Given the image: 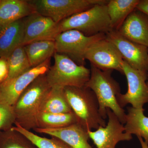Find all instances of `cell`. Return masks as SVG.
I'll return each mask as SVG.
<instances>
[{"mask_svg":"<svg viewBox=\"0 0 148 148\" xmlns=\"http://www.w3.org/2000/svg\"><path fill=\"white\" fill-rule=\"evenodd\" d=\"M58 35L76 30L87 36L106 34L112 31L107 5L97 4L87 10L74 14L57 24Z\"/></svg>","mask_w":148,"mask_h":148,"instance_id":"3957f363","label":"cell"},{"mask_svg":"<svg viewBox=\"0 0 148 148\" xmlns=\"http://www.w3.org/2000/svg\"><path fill=\"white\" fill-rule=\"evenodd\" d=\"M12 129L23 135L37 148H72L58 138L53 137L51 139H48L38 136L18 123H16V126Z\"/></svg>","mask_w":148,"mask_h":148,"instance_id":"cb8c5ba5","label":"cell"},{"mask_svg":"<svg viewBox=\"0 0 148 148\" xmlns=\"http://www.w3.org/2000/svg\"><path fill=\"white\" fill-rule=\"evenodd\" d=\"M8 66L7 58H0V78L2 82L4 81L8 76Z\"/></svg>","mask_w":148,"mask_h":148,"instance_id":"484cf974","label":"cell"},{"mask_svg":"<svg viewBox=\"0 0 148 148\" xmlns=\"http://www.w3.org/2000/svg\"><path fill=\"white\" fill-rule=\"evenodd\" d=\"M23 35V19L0 26V58H7L16 48L22 46Z\"/></svg>","mask_w":148,"mask_h":148,"instance_id":"2e32d148","label":"cell"},{"mask_svg":"<svg viewBox=\"0 0 148 148\" xmlns=\"http://www.w3.org/2000/svg\"><path fill=\"white\" fill-rule=\"evenodd\" d=\"M36 131L58 138L72 148H93L88 143V130L78 123L59 128L38 127Z\"/></svg>","mask_w":148,"mask_h":148,"instance_id":"5bb4252c","label":"cell"},{"mask_svg":"<svg viewBox=\"0 0 148 148\" xmlns=\"http://www.w3.org/2000/svg\"><path fill=\"white\" fill-rule=\"evenodd\" d=\"M121 66L127 79V90L125 94L118 95L119 104L123 108L128 104L135 108H143L144 105L148 103L147 75L132 69L123 60Z\"/></svg>","mask_w":148,"mask_h":148,"instance_id":"ba28073f","label":"cell"},{"mask_svg":"<svg viewBox=\"0 0 148 148\" xmlns=\"http://www.w3.org/2000/svg\"><path fill=\"white\" fill-rule=\"evenodd\" d=\"M117 31L127 39L148 47V16L137 9L129 14Z\"/></svg>","mask_w":148,"mask_h":148,"instance_id":"9a60e30c","label":"cell"},{"mask_svg":"<svg viewBox=\"0 0 148 148\" xmlns=\"http://www.w3.org/2000/svg\"><path fill=\"white\" fill-rule=\"evenodd\" d=\"M144 111L143 108L127 107L124 127L125 132L144 138L148 145V117L145 115Z\"/></svg>","mask_w":148,"mask_h":148,"instance_id":"44dd1931","label":"cell"},{"mask_svg":"<svg viewBox=\"0 0 148 148\" xmlns=\"http://www.w3.org/2000/svg\"><path fill=\"white\" fill-rule=\"evenodd\" d=\"M1 82H2V81L1 80V78H0V83Z\"/></svg>","mask_w":148,"mask_h":148,"instance_id":"4dcf8cb0","label":"cell"},{"mask_svg":"<svg viewBox=\"0 0 148 148\" xmlns=\"http://www.w3.org/2000/svg\"><path fill=\"white\" fill-rule=\"evenodd\" d=\"M51 88L46 73L38 77L18 98L14 109V113L22 120L33 121L41 102Z\"/></svg>","mask_w":148,"mask_h":148,"instance_id":"52a82bcc","label":"cell"},{"mask_svg":"<svg viewBox=\"0 0 148 148\" xmlns=\"http://www.w3.org/2000/svg\"><path fill=\"white\" fill-rule=\"evenodd\" d=\"M36 12L56 23L97 4L107 5L108 0H33L29 1Z\"/></svg>","mask_w":148,"mask_h":148,"instance_id":"5b68a950","label":"cell"},{"mask_svg":"<svg viewBox=\"0 0 148 148\" xmlns=\"http://www.w3.org/2000/svg\"><path fill=\"white\" fill-rule=\"evenodd\" d=\"M64 90L68 103L77 117L78 123L87 130L106 126V120L99 112L98 100L90 88L86 86L66 87Z\"/></svg>","mask_w":148,"mask_h":148,"instance_id":"7a4b0ae2","label":"cell"},{"mask_svg":"<svg viewBox=\"0 0 148 148\" xmlns=\"http://www.w3.org/2000/svg\"><path fill=\"white\" fill-rule=\"evenodd\" d=\"M136 9L148 16V0H140Z\"/></svg>","mask_w":148,"mask_h":148,"instance_id":"83f0119b","label":"cell"},{"mask_svg":"<svg viewBox=\"0 0 148 148\" xmlns=\"http://www.w3.org/2000/svg\"><path fill=\"white\" fill-rule=\"evenodd\" d=\"M3 148H34L32 146L24 143L20 142H11L7 143Z\"/></svg>","mask_w":148,"mask_h":148,"instance_id":"4316f807","label":"cell"},{"mask_svg":"<svg viewBox=\"0 0 148 148\" xmlns=\"http://www.w3.org/2000/svg\"><path fill=\"white\" fill-rule=\"evenodd\" d=\"M24 21V35L22 46L42 40H54L58 35L57 24L51 18L35 13Z\"/></svg>","mask_w":148,"mask_h":148,"instance_id":"4fadbf2b","label":"cell"},{"mask_svg":"<svg viewBox=\"0 0 148 148\" xmlns=\"http://www.w3.org/2000/svg\"><path fill=\"white\" fill-rule=\"evenodd\" d=\"M51 58L31 68L8 82L0 86V102L12 107L27 88L37 78L46 73L50 67Z\"/></svg>","mask_w":148,"mask_h":148,"instance_id":"30bf717a","label":"cell"},{"mask_svg":"<svg viewBox=\"0 0 148 148\" xmlns=\"http://www.w3.org/2000/svg\"><path fill=\"white\" fill-rule=\"evenodd\" d=\"M8 73L2 83L8 82L32 68L23 46H20L13 51L7 58Z\"/></svg>","mask_w":148,"mask_h":148,"instance_id":"7402d4cb","label":"cell"},{"mask_svg":"<svg viewBox=\"0 0 148 148\" xmlns=\"http://www.w3.org/2000/svg\"><path fill=\"white\" fill-rule=\"evenodd\" d=\"M14 115L12 107L0 102V129L10 124L13 120Z\"/></svg>","mask_w":148,"mask_h":148,"instance_id":"d4e9b609","label":"cell"},{"mask_svg":"<svg viewBox=\"0 0 148 148\" xmlns=\"http://www.w3.org/2000/svg\"><path fill=\"white\" fill-rule=\"evenodd\" d=\"M140 0H109L107 4L112 30L118 31L125 20L135 10Z\"/></svg>","mask_w":148,"mask_h":148,"instance_id":"d6986e66","label":"cell"},{"mask_svg":"<svg viewBox=\"0 0 148 148\" xmlns=\"http://www.w3.org/2000/svg\"><path fill=\"white\" fill-rule=\"evenodd\" d=\"M138 138L139 141H140L141 147H142V148H148V145L147 144V143L144 141L143 138L140 137H138Z\"/></svg>","mask_w":148,"mask_h":148,"instance_id":"f1b7e54d","label":"cell"},{"mask_svg":"<svg viewBox=\"0 0 148 148\" xmlns=\"http://www.w3.org/2000/svg\"><path fill=\"white\" fill-rule=\"evenodd\" d=\"M72 112L73 111L66 98L64 88L51 87L41 102L35 117L41 113L61 114Z\"/></svg>","mask_w":148,"mask_h":148,"instance_id":"ac0fdd59","label":"cell"},{"mask_svg":"<svg viewBox=\"0 0 148 148\" xmlns=\"http://www.w3.org/2000/svg\"><path fill=\"white\" fill-rule=\"evenodd\" d=\"M34 121L40 125L41 128H59L69 126L77 122L73 112L69 113L52 114L41 113L38 114Z\"/></svg>","mask_w":148,"mask_h":148,"instance_id":"603a6c76","label":"cell"},{"mask_svg":"<svg viewBox=\"0 0 148 148\" xmlns=\"http://www.w3.org/2000/svg\"><path fill=\"white\" fill-rule=\"evenodd\" d=\"M106 38L96 42L88 48L85 59L102 71L116 70L123 74L122 57L116 47Z\"/></svg>","mask_w":148,"mask_h":148,"instance_id":"8fae6325","label":"cell"},{"mask_svg":"<svg viewBox=\"0 0 148 148\" xmlns=\"http://www.w3.org/2000/svg\"><path fill=\"white\" fill-rule=\"evenodd\" d=\"M147 84L148 86V71L147 72Z\"/></svg>","mask_w":148,"mask_h":148,"instance_id":"f546056e","label":"cell"},{"mask_svg":"<svg viewBox=\"0 0 148 148\" xmlns=\"http://www.w3.org/2000/svg\"><path fill=\"white\" fill-rule=\"evenodd\" d=\"M106 39L114 45L123 59L132 69L147 75L148 71V47L133 42L112 30L106 34Z\"/></svg>","mask_w":148,"mask_h":148,"instance_id":"9c48e42d","label":"cell"},{"mask_svg":"<svg viewBox=\"0 0 148 148\" xmlns=\"http://www.w3.org/2000/svg\"><path fill=\"white\" fill-rule=\"evenodd\" d=\"M90 76L85 86L90 88L95 93L102 117L108 118L107 109L109 108L117 116L123 124L125 123L126 114L117 100L121 93L119 84L112 76V71H102L90 64Z\"/></svg>","mask_w":148,"mask_h":148,"instance_id":"6da1fadb","label":"cell"},{"mask_svg":"<svg viewBox=\"0 0 148 148\" xmlns=\"http://www.w3.org/2000/svg\"><path fill=\"white\" fill-rule=\"evenodd\" d=\"M24 47L32 68L42 64L56 53L54 40L37 41L26 45Z\"/></svg>","mask_w":148,"mask_h":148,"instance_id":"ffe728a7","label":"cell"},{"mask_svg":"<svg viewBox=\"0 0 148 148\" xmlns=\"http://www.w3.org/2000/svg\"><path fill=\"white\" fill-rule=\"evenodd\" d=\"M35 13L36 10L29 1L0 0V26L23 19Z\"/></svg>","mask_w":148,"mask_h":148,"instance_id":"e0dca14e","label":"cell"},{"mask_svg":"<svg viewBox=\"0 0 148 148\" xmlns=\"http://www.w3.org/2000/svg\"><path fill=\"white\" fill-rule=\"evenodd\" d=\"M54 63L46 73L51 87H84L90 79V69L76 64L64 54L54 53Z\"/></svg>","mask_w":148,"mask_h":148,"instance_id":"277c9868","label":"cell"},{"mask_svg":"<svg viewBox=\"0 0 148 148\" xmlns=\"http://www.w3.org/2000/svg\"><path fill=\"white\" fill-rule=\"evenodd\" d=\"M106 37L104 34L87 36L77 30H68L56 37V53L67 56L76 64L84 66L85 55L88 49L93 43Z\"/></svg>","mask_w":148,"mask_h":148,"instance_id":"8992f818","label":"cell"},{"mask_svg":"<svg viewBox=\"0 0 148 148\" xmlns=\"http://www.w3.org/2000/svg\"><path fill=\"white\" fill-rule=\"evenodd\" d=\"M108 121L105 127L101 126L95 131L88 130L89 138L97 148H116L121 141H130L132 135L125 132L123 124L110 109H107Z\"/></svg>","mask_w":148,"mask_h":148,"instance_id":"7c38bea8","label":"cell"}]
</instances>
